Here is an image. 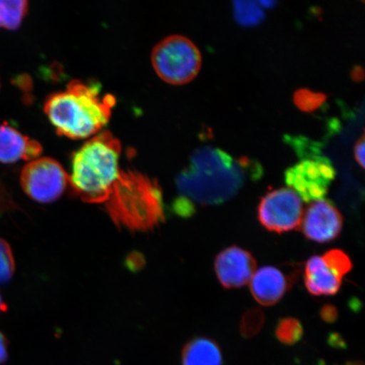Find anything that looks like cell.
Here are the masks:
<instances>
[{
    "label": "cell",
    "instance_id": "9c48e42d",
    "mask_svg": "<svg viewBox=\"0 0 365 365\" xmlns=\"http://www.w3.org/2000/svg\"><path fill=\"white\" fill-rule=\"evenodd\" d=\"M344 218L334 205L327 200L314 202L305 212L302 231L307 238L316 243L326 244L339 236Z\"/></svg>",
    "mask_w": 365,
    "mask_h": 365
},
{
    "label": "cell",
    "instance_id": "3957f363",
    "mask_svg": "<svg viewBox=\"0 0 365 365\" xmlns=\"http://www.w3.org/2000/svg\"><path fill=\"white\" fill-rule=\"evenodd\" d=\"M105 203L113 222L130 231L153 230L165 217L158 182L137 171L120 170Z\"/></svg>",
    "mask_w": 365,
    "mask_h": 365
},
{
    "label": "cell",
    "instance_id": "cb8c5ba5",
    "mask_svg": "<svg viewBox=\"0 0 365 365\" xmlns=\"http://www.w3.org/2000/svg\"><path fill=\"white\" fill-rule=\"evenodd\" d=\"M353 79L355 81H362L364 79V71L362 68H355L352 72Z\"/></svg>",
    "mask_w": 365,
    "mask_h": 365
},
{
    "label": "cell",
    "instance_id": "9a60e30c",
    "mask_svg": "<svg viewBox=\"0 0 365 365\" xmlns=\"http://www.w3.org/2000/svg\"><path fill=\"white\" fill-rule=\"evenodd\" d=\"M29 11V2L25 0H0V29L16 30L21 24Z\"/></svg>",
    "mask_w": 365,
    "mask_h": 365
},
{
    "label": "cell",
    "instance_id": "ffe728a7",
    "mask_svg": "<svg viewBox=\"0 0 365 365\" xmlns=\"http://www.w3.org/2000/svg\"><path fill=\"white\" fill-rule=\"evenodd\" d=\"M16 262L11 245L0 238V284H6L15 273Z\"/></svg>",
    "mask_w": 365,
    "mask_h": 365
},
{
    "label": "cell",
    "instance_id": "d6986e66",
    "mask_svg": "<svg viewBox=\"0 0 365 365\" xmlns=\"http://www.w3.org/2000/svg\"><path fill=\"white\" fill-rule=\"evenodd\" d=\"M264 314L262 309L254 308L246 312L240 322L241 334L245 337H252L262 329Z\"/></svg>",
    "mask_w": 365,
    "mask_h": 365
},
{
    "label": "cell",
    "instance_id": "ac0fdd59",
    "mask_svg": "<svg viewBox=\"0 0 365 365\" xmlns=\"http://www.w3.org/2000/svg\"><path fill=\"white\" fill-rule=\"evenodd\" d=\"M326 94L314 93L308 89H299L296 91L294 101L300 110L304 112H313L317 110L326 102Z\"/></svg>",
    "mask_w": 365,
    "mask_h": 365
},
{
    "label": "cell",
    "instance_id": "5b68a950",
    "mask_svg": "<svg viewBox=\"0 0 365 365\" xmlns=\"http://www.w3.org/2000/svg\"><path fill=\"white\" fill-rule=\"evenodd\" d=\"M152 63L163 81L172 85H184L198 75L202 54L192 41L184 36L172 35L155 46Z\"/></svg>",
    "mask_w": 365,
    "mask_h": 365
},
{
    "label": "cell",
    "instance_id": "6da1fadb",
    "mask_svg": "<svg viewBox=\"0 0 365 365\" xmlns=\"http://www.w3.org/2000/svg\"><path fill=\"white\" fill-rule=\"evenodd\" d=\"M116 98L95 84L72 81L66 90L48 96L44 112L59 135L85 139L108 124Z\"/></svg>",
    "mask_w": 365,
    "mask_h": 365
},
{
    "label": "cell",
    "instance_id": "7a4b0ae2",
    "mask_svg": "<svg viewBox=\"0 0 365 365\" xmlns=\"http://www.w3.org/2000/svg\"><path fill=\"white\" fill-rule=\"evenodd\" d=\"M121 144L105 130L91 138L72 158L68 185L72 193L86 203H105L120 170Z\"/></svg>",
    "mask_w": 365,
    "mask_h": 365
},
{
    "label": "cell",
    "instance_id": "e0dca14e",
    "mask_svg": "<svg viewBox=\"0 0 365 365\" xmlns=\"http://www.w3.org/2000/svg\"><path fill=\"white\" fill-rule=\"evenodd\" d=\"M234 4L235 16L240 24L253 26L263 20L264 12L257 2L236 1Z\"/></svg>",
    "mask_w": 365,
    "mask_h": 365
},
{
    "label": "cell",
    "instance_id": "277c9868",
    "mask_svg": "<svg viewBox=\"0 0 365 365\" xmlns=\"http://www.w3.org/2000/svg\"><path fill=\"white\" fill-rule=\"evenodd\" d=\"M242 184L240 172L232 167L226 156L221 162L210 163L208 157L197 155L177 180L180 197L203 205L227 202L238 192Z\"/></svg>",
    "mask_w": 365,
    "mask_h": 365
},
{
    "label": "cell",
    "instance_id": "603a6c76",
    "mask_svg": "<svg viewBox=\"0 0 365 365\" xmlns=\"http://www.w3.org/2000/svg\"><path fill=\"white\" fill-rule=\"evenodd\" d=\"M364 150H365V141L364 136L358 141L354 148V156L357 162L363 168H364Z\"/></svg>",
    "mask_w": 365,
    "mask_h": 365
},
{
    "label": "cell",
    "instance_id": "ba28073f",
    "mask_svg": "<svg viewBox=\"0 0 365 365\" xmlns=\"http://www.w3.org/2000/svg\"><path fill=\"white\" fill-rule=\"evenodd\" d=\"M303 205L291 189H279L264 195L258 205V219L266 230L282 234L298 228L303 217Z\"/></svg>",
    "mask_w": 365,
    "mask_h": 365
},
{
    "label": "cell",
    "instance_id": "8992f818",
    "mask_svg": "<svg viewBox=\"0 0 365 365\" xmlns=\"http://www.w3.org/2000/svg\"><path fill=\"white\" fill-rule=\"evenodd\" d=\"M68 175L61 163L51 158L29 162L21 173V185L27 196L39 203L56 202L65 192Z\"/></svg>",
    "mask_w": 365,
    "mask_h": 365
},
{
    "label": "cell",
    "instance_id": "d4e9b609",
    "mask_svg": "<svg viewBox=\"0 0 365 365\" xmlns=\"http://www.w3.org/2000/svg\"><path fill=\"white\" fill-rule=\"evenodd\" d=\"M7 305L4 302L1 294H0V312H6Z\"/></svg>",
    "mask_w": 365,
    "mask_h": 365
},
{
    "label": "cell",
    "instance_id": "5bb4252c",
    "mask_svg": "<svg viewBox=\"0 0 365 365\" xmlns=\"http://www.w3.org/2000/svg\"><path fill=\"white\" fill-rule=\"evenodd\" d=\"M182 365H222V356L215 341L200 337L190 341L182 349Z\"/></svg>",
    "mask_w": 365,
    "mask_h": 365
},
{
    "label": "cell",
    "instance_id": "8fae6325",
    "mask_svg": "<svg viewBox=\"0 0 365 365\" xmlns=\"http://www.w3.org/2000/svg\"><path fill=\"white\" fill-rule=\"evenodd\" d=\"M342 277L323 255L310 257L305 264V287L314 296L335 295L340 289Z\"/></svg>",
    "mask_w": 365,
    "mask_h": 365
},
{
    "label": "cell",
    "instance_id": "7402d4cb",
    "mask_svg": "<svg viewBox=\"0 0 365 365\" xmlns=\"http://www.w3.org/2000/svg\"><path fill=\"white\" fill-rule=\"evenodd\" d=\"M9 358V341L6 335L0 331V365L7 362Z\"/></svg>",
    "mask_w": 365,
    "mask_h": 365
},
{
    "label": "cell",
    "instance_id": "2e32d148",
    "mask_svg": "<svg viewBox=\"0 0 365 365\" xmlns=\"http://www.w3.org/2000/svg\"><path fill=\"white\" fill-rule=\"evenodd\" d=\"M304 334L302 324L295 318H284L280 319L276 328L277 339L287 345L297 344Z\"/></svg>",
    "mask_w": 365,
    "mask_h": 365
},
{
    "label": "cell",
    "instance_id": "44dd1931",
    "mask_svg": "<svg viewBox=\"0 0 365 365\" xmlns=\"http://www.w3.org/2000/svg\"><path fill=\"white\" fill-rule=\"evenodd\" d=\"M321 317L326 322H334L339 317V312L335 307L331 304L324 305L321 309Z\"/></svg>",
    "mask_w": 365,
    "mask_h": 365
},
{
    "label": "cell",
    "instance_id": "30bf717a",
    "mask_svg": "<svg viewBox=\"0 0 365 365\" xmlns=\"http://www.w3.org/2000/svg\"><path fill=\"white\" fill-rule=\"evenodd\" d=\"M257 262L249 251L232 246L219 253L215 271L219 282L226 289H238L254 276Z\"/></svg>",
    "mask_w": 365,
    "mask_h": 365
},
{
    "label": "cell",
    "instance_id": "7c38bea8",
    "mask_svg": "<svg viewBox=\"0 0 365 365\" xmlns=\"http://www.w3.org/2000/svg\"><path fill=\"white\" fill-rule=\"evenodd\" d=\"M42 153L38 141L22 135L6 123L0 125V163H15L20 160L31 162L40 158Z\"/></svg>",
    "mask_w": 365,
    "mask_h": 365
},
{
    "label": "cell",
    "instance_id": "4fadbf2b",
    "mask_svg": "<svg viewBox=\"0 0 365 365\" xmlns=\"http://www.w3.org/2000/svg\"><path fill=\"white\" fill-rule=\"evenodd\" d=\"M289 282L277 268L264 267L250 280V291L255 300L264 307L276 304L289 289Z\"/></svg>",
    "mask_w": 365,
    "mask_h": 365
},
{
    "label": "cell",
    "instance_id": "52a82bcc",
    "mask_svg": "<svg viewBox=\"0 0 365 365\" xmlns=\"http://www.w3.org/2000/svg\"><path fill=\"white\" fill-rule=\"evenodd\" d=\"M302 158L286 171V182L304 202L322 200L336 176L334 168L329 159L319 155Z\"/></svg>",
    "mask_w": 365,
    "mask_h": 365
}]
</instances>
